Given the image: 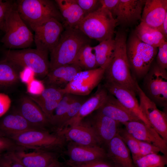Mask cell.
<instances>
[{
	"label": "cell",
	"mask_w": 167,
	"mask_h": 167,
	"mask_svg": "<svg viewBox=\"0 0 167 167\" xmlns=\"http://www.w3.org/2000/svg\"><path fill=\"white\" fill-rule=\"evenodd\" d=\"M114 38L115 53L105 70L103 79L104 82L126 88L136 94L138 84L131 72L127 60L126 34L123 30H119L116 33Z\"/></svg>",
	"instance_id": "cell-1"
},
{
	"label": "cell",
	"mask_w": 167,
	"mask_h": 167,
	"mask_svg": "<svg viewBox=\"0 0 167 167\" xmlns=\"http://www.w3.org/2000/svg\"><path fill=\"white\" fill-rule=\"evenodd\" d=\"M91 39L77 28L66 27L50 54L49 71L60 66L72 63L80 49L90 44Z\"/></svg>",
	"instance_id": "cell-2"
},
{
	"label": "cell",
	"mask_w": 167,
	"mask_h": 167,
	"mask_svg": "<svg viewBox=\"0 0 167 167\" xmlns=\"http://www.w3.org/2000/svg\"><path fill=\"white\" fill-rule=\"evenodd\" d=\"M15 4L21 18L31 28L52 19L64 24V20L55 1L18 0Z\"/></svg>",
	"instance_id": "cell-3"
},
{
	"label": "cell",
	"mask_w": 167,
	"mask_h": 167,
	"mask_svg": "<svg viewBox=\"0 0 167 167\" xmlns=\"http://www.w3.org/2000/svg\"><path fill=\"white\" fill-rule=\"evenodd\" d=\"M126 49L132 74L136 79H143L156 58L158 48L141 41L134 32L126 41Z\"/></svg>",
	"instance_id": "cell-4"
},
{
	"label": "cell",
	"mask_w": 167,
	"mask_h": 167,
	"mask_svg": "<svg viewBox=\"0 0 167 167\" xmlns=\"http://www.w3.org/2000/svg\"><path fill=\"white\" fill-rule=\"evenodd\" d=\"M117 25V21L111 13L101 6L85 16L77 28L90 39H95L100 42L113 38Z\"/></svg>",
	"instance_id": "cell-5"
},
{
	"label": "cell",
	"mask_w": 167,
	"mask_h": 167,
	"mask_svg": "<svg viewBox=\"0 0 167 167\" xmlns=\"http://www.w3.org/2000/svg\"><path fill=\"white\" fill-rule=\"evenodd\" d=\"M49 54L47 52L29 48L9 49L4 53L5 59L23 69H30L35 76L43 79L49 71Z\"/></svg>",
	"instance_id": "cell-6"
},
{
	"label": "cell",
	"mask_w": 167,
	"mask_h": 167,
	"mask_svg": "<svg viewBox=\"0 0 167 167\" xmlns=\"http://www.w3.org/2000/svg\"><path fill=\"white\" fill-rule=\"evenodd\" d=\"M10 139L18 145L26 150H46L59 152L66 140L56 132L38 129L30 130L16 135Z\"/></svg>",
	"instance_id": "cell-7"
},
{
	"label": "cell",
	"mask_w": 167,
	"mask_h": 167,
	"mask_svg": "<svg viewBox=\"0 0 167 167\" xmlns=\"http://www.w3.org/2000/svg\"><path fill=\"white\" fill-rule=\"evenodd\" d=\"M4 32L1 41L9 49L28 48L34 41L33 35L19 15L15 4L8 16Z\"/></svg>",
	"instance_id": "cell-8"
},
{
	"label": "cell",
	"mask_w": 167,
	"mask_h": 167,
	"mask_svg": "<svg viewBox=\"0 0 167 167\" xmlns=\"http://www.w3.org/2000/svg\"><path fill=\"white\" fill-rule=\"evenodd\" d=\"M142 88L145 95L156 106L163 108L167 113V71L155 60L143 78Z\"/></svg>",
	"instance_id": "cell-9"
},
{
	"label": "cell",
	"mask_w": 167,
	"mask_h": 167,
	"mask_svg": "<svg viewBox=\"0 0 167 167\" xmlns=\"http://www.w3.org/2000/svg\"><path fill=\"white\" fill-rule=\"evenodd\" d=\"M31 29L35 32L34 41L36 49L49 53L58 43L64 28L61 22L52 19Z\"/></svg>",
	"instance_id": "cell-10"
},
{
	"label": "cell",
	"mask_w": 167,
	"mask_h": 167,
	"mask_svg": "<svg viewBox=\"0 0 167 167\" xmlns=\"http://www.w3.org/2000/svg\"><path fill=\"white\" fill-rule=\"evenodd\" d=\"M105 69L98 67L78 72L63 89L66 93L81 96L88 95L103 79Z\"/></svg>",
	"instance_id": "cell-11"
},
{
	"label": "cell",
	"mask_w": 167,
	"mask_h": 167,
	"mask_svg": "<svg viewBox=\"0 0 167 167\" xmlns=\"http://www.w3.org/2000/svg\"><path fill=\"white\" fill-rule=\"evenodd\" d=\"M137 94L139 99L140 109L151 126L167 141V113L158 109L155 104L144 94L138 84Z\"/></svg>",
	"instance_id": "cell-12"
},
{
	"label": "cell",
	"mask_w": 167,
	"mask_h": 167,
	"mask_svg": "<svg viewBox=\"0 0 167 167\" xmlns=\"http://www.w3.org/2000/svg\"><path fill=\"white\" fill-rule=\"evenodd\" d=\"M85 120L93 131L101 146L106 148L108 143L118 134L120 123L98 112L95 111Z\"/></svg>",
	"instance_id": "cell-13"
},
{
	"label": "cell",
	"mask_w": 167,
	"mask_h": 167,
	"mask_svg": "<svg viewBox=\"0 0 167 167\" xmlns=\"http://www.w3.org/2000/svg\"><path fill=\"white\" fill-rule=\"evenodd\" d=\"M122 124L128 132L136 139L152 144L159 148L163 155L167 156V141L151 126L141 121H131Z\"/></svg>",
	"instance_id": "cell-14"
},
{
	"label": "cell",
	"mask_w": 167,
	"mask_h": 167,
	"mask_svg": "<svg viewBox=\"0 0 167 167\" xmlns=\"http://www.w3.org/2000/svg\"><path fill=\"white\" fill-rule=\"evenodd\" d=\"M15 109L32 126L37 129L49 131V120L38 105L28 96H22Z\"/></svg>",
	"instance_id": "cell-15"
},
{
	"label": "cell",
	"mask_w": 167,
	"mask_h": 167,
	"mask_svg": "<svg viewBox=\"0 0 167 167\" xmlns=\"http://www.w3.org/2000/svg\"><path fill=\"white\" fill-rule=\"evenodd\" d=\"M56 132L62 136L66 141L77 144L100 145L93 131L84 119L75 126L64 128Z\"/></svg>",
	"instance_id": "cell-16"
},
{
	"label": "cell",
	"mask_w": 167,
	"mask_h": 167,
	"mask_svg": "<svg viewBox=\"0 0 167 167\" xmlns=\"http://www.w3.org/2000/svg\"><path fill=\"white\" fill-rule=\"evenodd\" d=\"M66 153L69 157L66 161L73 163H82L107 159L106 150L99 145L85 146L70 142Z\"/></svg>",
	"instance_id": "cell-17"
},
{
	"label": "cell",
	"mask_w": 167,
	"mask_h": 167,
	"mask_svg": "<svg viewBox=\"0 0 167 167\" xmlns=\"http://www.w3.org/2000/svg\"><path fill=\"white\" fill-rule=\"evenodd\" d=\"M146 0H119L115 19L117 24L131 26L141 20Z\"/></svg>",
	"instance_id": "cell-18"
},
{
	"label": "cell",
	"mask_w": 167,
	"mask_h": 167,
	"mask_svg": "<svg viewBox=\"0 0 167 167\" xmlns=\"http://www.w3.org/2000/svg\"><path fill=\"white\" fill-rule=\"evenodd\" d=\"M103 85L108 92L115 96L124 106L145 124L151 126L140 109L136 94L126 88L113 84L104 82Z\"/></svg>",
	"instance_id": "cell-19"
},
{
	"label": "cell",
	"mask_w": 167,
	"mask_h": 167,
	"mask_svg": "<svg viewBox=\"0 0 167 167\" xmlns=\"http://www.w3.org/2000/svg\"><path fill=\"white\" fill-rule=\"evenodd\" d=\"M106 148L107 159L114 167H136L130 150L118 134Z\"/></svg>",
	"instance_id": "cell-20"
},
{
	"label": "cell",
	"mask_w": 167,
	"mask_h": 167,
	"mask_svg": "<svg viewBox=\"0 0 167 167\" xmlns=\"http://www.w3.org/2000/svg\"><path fill=\"white\" fill-rule=\"evenodd\" d=\"M98 112L120 123L141 121L124 106L113 95L108 92Z\"/></svg>",
	"instance_id": "cell-21"
},
{
	"label": "cell",
	"mask_w": 167,
	"mask_h": 167,
	"mask_svg": "<svg viewBox=\"0 0 167 167\" xmlns=\"http://www.w3.org/2000/svg\"><path fill=\"white\" fill-rule=\"evenodd\" d=\"M82 70L72 63L58 67L49 71L43 79L45 87L63 89L73 79L76 74Z\"/></svg>",
	"instance_id": "cell-22"
},
{
	"label": "cell",
	"mask_w": 167,
	"mask_h": 167,
	"mask_svg": "<svg viewBox=\"0 0 167 167\" xmlns=\"http://www.w3.org/2000/svg\"><path fill=\"white\" fill-rule=\"evenodd\" d=\"M95 92L83 104L78 113L63 126L61 129L79 124L85 118L98 109L101 106L108 93L104 85L100 84Z\"/></svg>",
	"instance_id": "cell-23"
},
{
	"label": "cell",
	"mask_w": 167,
	"mask_h": 167,
	"mask_svg": "<svg viewBox=\"0 0 167 167\" xmlns=\"http://www.w3.org/2000/svg\"><path fill=\"white\" fill-rule=\"evenodd\" d=\"M32 129H37L31 125L15 108L0 119V135L4 137L11 138Z\"/></svg>",
	"instance_id": "cell-24"
},
{
	"label": "cell",
	"mask_w": 167,
	"mask_h": 167,
	"mask_svg": "<svg viewBox=\"0 0 167 167\" xmlns=\"http://www.w3.org/2000/svg\"><path fill=\"white\" fill-rule=\"evenodd\" d=\"M167 15V0H146L140 20L150 27L158 28Z\"/></svg>",
	"instance_id": "cell-25"
},
{
	"label": "cell",
	"mask_w": 167,
	"mask_h": 167,
	"mask_svg": "<svg viewBox=\"0 0 167 167\" xmlns=\"http://www.w3.org/2000/svg\"><path fill=\"white\" fill-rule=\"evenodd\" d=\"M24 69L5 58L0 60V91L11 92L20 82V74Z\"/></svg>",
	"instance_id": "cell-26"
},
{
	"label": "cell",
	"mask_w": 167,
	"mask_h": 167,
	"mask_svg": "<svg viewBox=\"0 0 167 167\" xmlns=\"http://www.w3.org/2000/svg\"><path fill=\"white\" fill-rule=\"evenodd\" d=\"M26 167H47L58 160L59 152L46 150H35L27 153L24 150L15 152Z\"/></svg>",
	"instance_id": "cell-27"
},
{
	"label": "cell",
	"mask_w": 167,
	"mask_h": 167,
	"mask_svg": "<svg viewBox=\"0 0 167 167\" xmlns=\"http://www.w3.org/2000/svg\"><path fill=\"white\" fill-rule=\"evenodd\" d=\"M54 1L64 20V28H77L86 15L76 0Z\"/></svg>",
	"instance_id": "cell-28"
},
{
	"label": "cell",
	"mask_w": 167,
	"mask_h": 167,
	"mask_svg": "<svg viewBox=\"0 0 167 167\" xmlns=\"http://www.w3.org/2000/svg\"><path fill=\"white\" fill-rule=\"evenodd\" d=\"M134 32L140 40L155 48H158L167 41V39L157 28L150 27L141 22Z\"/></svg>",
	"instance_id": "cell-29"
},
{
	"label": "cell",
	"mask_w": 167,
	"mask_h": 167,
	"mask_svg": "<svg viewBox=\"0 0 167 167\" xmlns=\"http://www.w3.org/2000/svg\"><path fill=\"white\" fill-rule=\"evenodd\" d=\"M97 65L105 69L112 59L115 51L114 38L105 40L93 47Z\"/></svg>",
	"instance_id": "cell-30"
},
{
	"label": "cell",
	"mask_w": 167,
	"mask_h": 167,
	"mask_svg": "<svg viewBox=\"0 0 167 167\" xmlns=\"http://www.w3.org/2000/svg\"><path fill=\"white\" fill-rule=\"evenodd\" d=\"M82 71L89 70L98 68L93 47L90 44L83 46L77 54L73 62Z\"/></svg>",
	"instance_id": "cell-31"
},
{
	"label": "cell",
	"mask_w": 167,
	"mask_h": 167,
	"mask_svg": "<svg viewBox=\"0 0 167 167\" xmlns=\"http://www.w3.org/2000/svg\"><path fill=\"white\" fill-rule=\"evenodd\" d=\"M76 95L66 93L55 109L49 121L52 130L55 132L60 128L62 120L69 108V105Z\"/></svg>",
	"instance_id": "cell-32"
},
{
	"label": "cell",
	"mask_w": 167,
	"mask_h": 167,
	"mask_svg": "<svg viewBox=\"0 0 167 167\" xmlns=\"http://www.w3.org/2000/svg\"><path fill=\"white\" fill-rule=\"evenodd\" d=\"M65 94L63 89L47 87H45L39 95L29 94L28 96L35 102L41 101L50 102H59Z\"/></svg>",
	"instance_id": "cell-33"
},
{
	"label": "cell",
	"mask_w": 167,
	"mask_h": 167,
	"mask_svg": "<svg viewBox=\"0 0 167 167\" xmlns=\"http://www.w3.org/2000/svg\"><path fill=\"white\" fill-rule=\"evenodd\" d=\"M136 167H165L167 156L152 154L141 157L134 162Z\"/></svg>",
	"instance_id": "cell-34"
},
{
	"label": "cell",
	"mask_w": 167,
	"mask_h": 167,
	"mask_svg": "<svg viewBox=\"0 0 167 167\" xmlns=\"http://www.w3.org/2000/svg\"><path fill=\"white\" fill-rule=\"evenodd\" d=\"M118 135L130 150L134 162L140 157V150L138 140L124 128H119Z\"/></svg>",
	"instance_id": "cell-35"
},
{
	"label": "cell",
	"mask_w": 167,
	"mask_h": 167,
	"mask_svg": "<svg viewBox=\"0 0 167 167\" xmlns=\"http://www.w3.org/2000/svg\"><path fill=\"white\" fill-rule=\"evenodd\" d=\"M87 96L75 95L62 120L60 128L58 131L61 130L66 123L76 115L83 104L88 98Z\"/></svg>",
	"instance_id": "cell-36"
},
{
	"label": "cell",
	"mask_w": 167,
	"mask_h": 167,
	"mask_svg": "<svg viewBox=\"0 0 167 167\" xmlns=\"http://www.w3.org/2000/svg\"><path fill=\"white\" fill-rule=\"evenodd\" d=\"M15 152L8 151L0 155V167H26Z\"/></svg>",
	"instance_id": "cell-37"
},
{
	"label": "cell",
	"mask_w": 167,
	"mask_h": 167,
	"mask_svg": "<svg viewBox=\"0 0 167 167\" xmlns=\"http://www.w3.org/2000/svg\"><path fill=\"white\" fill-rule=\"evenodd\" d=\"M15 6V2L11 0L0 2V30L5 31L8 16Z\"/></svg>",
	"instance_id": "cell-38"
},
{
	"label": "cell",
	"mask_w": 167,
	"mask_h": 167,
	"mask_svg": "<svg viewBox=\"0 0 167 167\" xmlns=\"http://www.w3.org/2000/svg\"><path fill=\"white\" fill-rule=\"evenodd\" d=\"M64 163L68 167H114L107 159L79 163H71L66 161Z\"/></svg>",
	"instance_id": "cell-39"
},
{
	"label": "cell",
	"mask_w": 167,
	"mask_h": 167,
	"mask_svg": "<svg viewBox=\"0 0 167 167\" xmlns=\"http://www.w3.org/2000/svg\"><path fill=\"white\" fill-rule=\"evenodd\" d=\"M26 150L18 145L11 139L0 135V155L8 151Z\"/></svg>",
	"instance_id": "cell-40"
},
{
	"label": "cell",
	"mask_w": 167,
	"mask_h": 167,
	"mask_svg": "<svg viewBox=\"0 0 167 167\" xmlns=\"http://www.w3.org/2000/svg\"><path fill=\"white\" fill-rule=\"evenodd\" d=\"M86 16L93 13L101 6L100 0H76Z\"/></svg>",
	"instance_id": "cell-41"
},
{
	"label": "cell",
	"mask_w": 167,
	"mask_h": 167,
	"mask_svg": "<svg viewBox=\"0 0 167 167\" xmlns=\"http://www.w3.org/2000/svg\"><path fill=\"white\" fill-rule=\"evenodd\" d=\"M157 64L162 68L167 69V42L165 41L158 47L155 59Z\"/></svg>",
	"instance_id": "cell-42"
},
{
	"label": "cell",
	"mask_w": 167,
	"mask_h": 167,
	"mask_svg": "<svg viewBox=\"0 0 167 167\" xmlns=\"http://www.w3.org/2000/svg\"><path fill=\"white\" fill-rule=\"evenodd\" d=\"M140 157L152 154H158L160 150L159 148L148 143L138 140Z\"/></svg>",
	"instance_id": "cell-43"
},
{
	"label": "cell",
	"mask_w": 167,
	"mask_h": 167,
	"mask_svg": "<svg viewBox=\"0 0 167 167\" xmlns=\"http://www.w3.org/2000/svg\"><path fill=\"white\" fill-rule=\"evenodd\" d=\"M11 99L7 94L0 92V118L9 110L11 104Z\"/></svg>",
	"instance_id": "cell-44"
},
{
	"label": "cell",
	"mask_w": 167,
	"mask_h": 167,
	"mask_svg": "<svg viewBox=\"0 0 167 167\" xmlns=\"http://www.w3.org/2000/svg\"><path fill=\"white\" fill-rule=\"evenodd\" d=\"M28 84V92L31 95H39L45 88L43 83L37 80L32 79Z\"/></svg>",
	"instance_id": "cell-45"
},
{
	"label": "cell",
	"mask_w": 167,
	"mask_h": 167,
	"mask_svg": "<svg viewBox=\"0 0 167 167\" xmlns=\"http://www.w3.org/2000/svg\"><path fill=\"white\" fill-rule=\"evenodd\" d=\"M100 1L101 6L109 11L115 19L119 0H100Z\"/></svg>",
	"instance_id": "cell-46"
},
{
	"label": "cell",
	"mask_w": 167,
	"mask_h": 167,
	"mask_svg": "<svg viewBox=\"0 0 167 167\" xmlns=\"http://www.w3.org/2000/svg\"><path fill=\"white\" fill-rule=\"evenodd\" d=\"M163 35L165 38H167V15L165 16L163 22L160 26L157 28Z\"/></svg>",
	"instance_id": "cell-47"
},
{
	"label": "cell",
	"mask_w": 167,
	"mask_h": 167,
	"mask_svg": "<svg viewBox=\"0 0 167 167\" xmlns=\"http://www.w3.org/2000/svg\"><path fill=\"white\" fill-rule=\"evenodd\" d=\"M47 167H68L65 163L60 162L58 160H57Z\"/></svg>",
	"instance_id": "cell-48"
},
{
	"label": "cell",
	"mask_w": 167,
	"mask_h": 167,
	"mask_svg": "<svg viewBox=\"0 0 167 167\" xmlns=\"http://www.w3.org/2000/svg\"><path fill=\"white\" fill-rule=\"evenodd\" d=\"M2 1V0H0V2H1Z\"/></svg>",
	"instance_id": "cell-49"
}]
</instances>
